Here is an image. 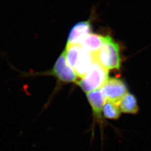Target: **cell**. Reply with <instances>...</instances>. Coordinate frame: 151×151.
Returning <instances> with one entry per match:
<instances>
[{"instance_id":"6da1fadb","label":"cell","mask_w":151,"mask_h":151,"mask_svg":"<svg viewBox=\"0 0 151 151\" xmlns=\"http://www.w3.org/2000/svg\"><path fill=\"white\" fill-rule=\"evenodd\" d=\"M96 59L108 70H119L121 67V58L119 44L111 37H104L103 44L96 54Z\"/></svg>"},{"instance_id":"7a4b0ae2","label":"cell","mask_w":151,"mask_h":151,"mask_svg":"<svg viewBox=\"0 0 151 151\" xmlns=\"http://www.w3.org/2000/svg\"><path fill=\"white\" fill-rule=\"evenodd\" d=\"M109 78V70L96 60L86 75L77 84L87 93L100 89Z\"/></svg>"},{"instance_id":"3957f363","label":"cell","mask_w":151,"mask_h":151,"mask_svg":"<svg viewBox=\"0 0 151 151\" xmlns=\"http://www.w3.org/2000/svg\"><path fill=\"white\" fill-rule=\"evenodd\" d=\"M106 101L118 104L128 93V88L124 81L118 78H110L101 88Z\"/></svg>"},{"instance_id":"277c9868","label":"cell","mask_w":151,"mask_h":151,"mask_svg":"<svg viewBox=\"0 0 151 151\" xmlns=\"http://www.w3.org/2000/svg\"><path fill=\"white\" fill-rule=\"evenodd\" d=\"M51 74L62 83H76L78 82L75 71L68 65L65 52L60 54L54 64Z\"/></svg>"},{"instance_id":"5b68a950","label":"cell","mask_w":151,"mask_h":151,"mask_svg":"<svg viewBox=\"0 0 151 151\" xmlns=\"http://www.w3.org/2000/svg\"><path fill=\"white\" fill-rule=\"evenodd\" d=\"M81 46L80 55L73 69L77 77L81 79L86 75L96 59V54L92 53L81 45Z\"/></svg>"},{"instance_id":"8992f818","label":"cell","mask_w":151,"mask_h":151,"mask_svg":"<svg viewBox=\"0 0 151 151\" xmlns=\"http://www.w3.org/2000/svg\"><path fill=\"white\" fill-rule=\"evenodd\" d=\"M91 32L92 25L90 20H88L76 24L69 32L66 45L80 44Z\"/></svg>"},{"instance_id":"52a82bcc","label":"cell","mask_w":151,"mask_h":151,"mask_svg":"<svg viewBox=\"0 0 151 151\" xmlns=\"http://www.w3.org/2000/svg\"><path fill=\"white\" fill-rule=\"evenodd\" d=\"M86 96L88 103L91 106L94 116L100 119L101 118L103 108L105 103H106V100L101 91V90L99 89L87 93Z\"/></svg>"},{"instance_id":"ba28073f","label":"cell","mask_w":151,"mask_h":151,"mask_svg":"<svg viewBox=\"0 0 151 151\" xmlns=\"http://www.w3.org/2000/svg\"><path fill=\"white\" fill-rule=\"evenodd\" d=\"M118 105L121 112L124 113L135 114L139 110L136 98L129 92L120 101Z\"/></svg>"},{"instance_id":"9c48e42d","label":"cell","mask_w":151,"mask_h":151,"mask_svg":"<svg viewBox=\"0 0 151 151\" xmlns=\"http://www.w3.org/2000/svg\"><path fill=\"white\" fill-rule=\"evenodd\" d=\"M104 37L96 34L91 33L80 44L92 53L96 54L104 41Z\"/></svg>"},{"instance_id":"30bf717a","label":"cell","mask_w":151,"mask_h":151,"mask_svg":"<svg viewBox=\"0 0 151 151\" xmlns=\"http://www.w3.org/2000/svg\"><path fill=\"white\" fill-rule=\"evenodd\" d=\"M81 46L80 44H70L66 45V47L64 50L66 61L72 68H74L78 59Z\"/></svg>"},{"instance_id":"8fae6325","label":"cell","mask_w":151,"mask_h":151,"mask_svg":"<svg viewBox=\"0 0 151 151\" xmlns=\"http://www.w3.org/2000/svg\"><path fill=\"white\" fill-rule=\"evenodd\" d=\"M104 116L109 119H118L120 116L121 111L118 104L106 101L103 110Z\"/></svg>"}]
</instances>
